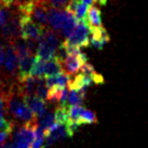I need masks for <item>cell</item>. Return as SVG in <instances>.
Returning a JSON list of instances; mask_svg holds the SVG:
<instances>
[{
  "mask_svg": "<svg viewBox=\"0 0 148 148\" xmlns=\"http://www.w3.org/2000/svg\"><path fill=\"white\" fill-rule=\"evenodd\" d=\"M79 0H71V1H69V2L66 4L65 6V10L67 11V12L71 13V14L74 15V13H75V11H76L77 7H78V4H79Z\"/></svg>",
  "mask_w": 148,
  "mask_h": 148,
  "instance_id": "603a6c76",
  "label": "cell"
},
{
  "mask_svg": "<svg viewBox=\"0 0 148 148\" xmlns=\"http://www.w3.org/2000/svg\"><path fill=\"white\" fill-rule=\"evenodd\" d=\"M77 23H78V21H77V19L75 18V16H74L73 14H71V13H69L67 21H66L65 25H64L63 29L61 31V35H63L64 37L68 38L72 33H73L74 29L76 27Z\"/></svg>",
  "mask_w": 148,
  "mask_h": 148,
  "instance_id": "e0dca14e",
  "label": "cell"
},
{
  "mask_svg": "<svg viewBox=\"0 0 148 148\" xmlns=\"http://www.w3.org/2000/svg\"><path fill=\"white\" fill-rule=\"evenodd\" d=\"M68 15H69V12H67L66 10H62V9L50 6L47 11L48 25L56 33L62 31L68 18Z\"/></svg>",
  "mask_w": 148,
  "mask_h": 148,
  "instance_id": "5b68a950",
  "label": "cell"
},
{
  "mask_svg": "<svg viewBox=\"0 0 148 148\" xmlns=\"http://www.w3.org/2000/svg\"><path fill=\"white\" fill-rule=\"evenodd\" d=\"M3 62H4V48H3L2 44L0 42V69H1Z\"/></svg>",
  "mask_w": 148,
  "mask_h": 148,
  "instance_id": "d4e9b609",
  "label": "cell"
},
{
  "mask_svg": "<svg viewBox=\"0 0 148 148\" xmlns=\"http://www.w3.org/2000/svg\"><path fill=\"white\" fill-rule=\"evenodd\" d=\"M90 38L105 44V45L110 42V35L103 25L95 27H90Z\"/></svg>",
  "mask_w": 148,
  "mask_h": 148,
  "instance_id": "5bb4252c",
  "label": "cell"
},
{
  "mask_svg": "<svg viewBox=\"0 0 148 148\" xmlns=\"http://www.w3.org/2000/svg\"><path fill=\"white\" fill-rule=\"evenodd\" d=\"M95 1H97L99 5H106L108 2V0H95Z\"/></svg>",
  "mask_w": 148,
  "mask_h": 148,
  "instance_id": "83f0119b",
  "label": "cell"
},
{
  "mask_svg": "<svg viewBox=\"0 0 148 148\" xmlns=\"http://www.w3.org/2000/svg\"><path fill=\"white\" fill-rule=\"evenodd\" d=\"M79 123H80V125H84V124H97V117L95 115V113L89 111V110H86L84 108V110H83L80 115Z\"/></svg>",
  "mask_w": 148,
  "mask_h": 148,
  "instance_id": "d6986e66",
  "label": "cell"
},
{
  "mask_svg": "<svg viewBox=\"0 0 148 148\" xmlns=\"http://www.w3.org/2000/svg\"><path fill=\"white\" fill-rule=\"evenodd\" d=\"M60 47L63 49V51L65 52L67 56H78L79 54L81 53L80 47L69 43L67 40H65V41L60 45Z\"/></svg>",
  "mask_w": 148,
  "mask_h": 148,
  "instance_id": "ffe728a7",
  "label": "cell"
},
{
  "mask_svg": "<svg viewBox=\"0 0 148 148\" xmlns=\"http://www.w3.org/2000/svg\"><path fill=\"white\" fill-rule=\"evenodd\" d=\"M19 17V27H21V38L25 41L33 40L39 42L46 27L37 23L29 15L18 14Z\"/></svg>",
  "mask_w": 148,
  "mask_h": 148,
  "instance_id": "3957f363",
  "label": "cell"
},
{
  "mask_svg": "<svg viewBox=\"0 0 148 148\" xmlns=\"http://www.w3.org/2000/svg\"><path fill=\"white\" fill-rule=\"evenodd\" d=\"M1 35L6 42H13L21 39V27H19L18 12H15L6 25L1 27Z\"/></svg>",
  "mask_w": 148,
  "mask_h": 148,
  "instance_id": "8992f818",
  "label": "cell"
},
{
  "mask_svg": "<svg viewBox=\"0 0 148 148\" xmlns=\"http://www.w3.org/2000/svg\"><path fill=\"white\" fill-rule=\"evenodd\" d=\"M1 148H15V147H14V145H13V143H10V142H5V143H3V145Z\"/></svg>",
  "mask_w": 148,
  "mask_h": 148,
  "instance_id": "484cf974",
  "label": "cell"
},
{
  "mask_svg": "<svg viewBox=\"0 0 148 148\" xmlns=\"http://www.w3.org/2000/svg\"><path fill=\"white\" fill-rule=\"evenodd\" d=\"M38 120L23 124L13 136V145L15 148H29L36 139V129Z\"/></svg>",
  "mask_w": 148,
  "mask_h": 148,
  "instance_id": "7a4b0ae2",
  "label": "cell"
},
{
  "mask_svg": "<svg viewBox=\"0 0 148 148\" xmlns=\"http://www.w3.org/2000/svg\"><path fill=\"white\" fill-rule=\"evenodd\" d=\"M87 21L89 27H101V12L99 8L95 6H89L87 13Z\"/></svg>",
  "mask_w": 148,
  "mask_h": 148,
  "instance_id": "4fadbf2b",
  "label": "cell"
},
{
  "mask_svg": "<svg viewBox=\"0 0 148 148\" xmlns=\"http://www.w3.org/2000/svg\"><path fill=\"white\" fill-rule=\"evenodd\" d=\"M14 13L15 11L11 10L10 8H7V7L0 5V27H3L4 25H6L9 19L13 16Z\"/></svg>",
  "mask_w": 148,
  "mask_h": 148,
  "instance_id": "7402d4cb",
  "label": "cell"
},
{
  "mask_svg": "<svg viewBox=\"0 0 148 148\" xmlns=\"http://www.w3.org/2000/svg\"><path fill=\"white\" fill-rule=\"evenodd\" d=\"M89 6L84 4L83 2H79L78 7L74 13V16L77 21H87V13H88Z\"/></svg>",
  "mask_w": 148,
  "mask_h": 148,
  "instance_id": "44dd1931",
  "label": "cell"
},
{
  "mask_svg": "<svg viewBox=\"0 0 148 148\" xmlns=\"http://www.w3.org/2000/svg\"><path fill=\"white\" fill-rule=\"evenodd\" d=\"M36 55L31 54V55L25 56V57L19 59L18 63V72H17L16 81L25 80V78L31 76L32 69H33L34 63H35Z\"/></svg>",
  "mask_w": 148,
  "mask_h": 148,
  "instance_id": "ba28073f",
  "label": "cell"
},
{
  "mask_svg": "<svg viewBox=\"0 0 148 148\" xmlns=\"http://www.w3.org/2000/svg\"><path fill=\"white\" fill-rule=\"evenodd\" d=\"M54 121H55V117H54V114L52 112H47L41 119H39L38 121V128L42 129L45 132V136L48 133L50 129L52 128V126L54 125Z\"/></svg>",
  "mask_w": 148,
  "mask_h": 148,
  "instance_id": "9a60e30c",
  "label": "cell"
},
{
  "mask_svg": "<svg viewBox=\"0 0 148 148\" xmlns=\"http://www.w3.org/2000/svg\"><path fill=\"white\" fill-rule=\"evenodd\" d=\"M46 61L36 56L35 63H34L33 69H32L31 76L34 77H45L44 76V69H45Z\"/></svg>",
  "mask_w": 148,
  "mask_h": 148,
  "instance_id": "ac0fdd59",
  "label": "cell"
},
{
  "mask_svg": "<svg viewBox=\"0 0 148 148\" xmlns=\"http://www.w3.org/2000/svg\"><path fill=\"white\" fill-rule=\"evenodd\" d=\"M70 80V75L66 74L65 72H62L57 75H52V76L46 77V84L49 88L54 86H61L66 87Z\"/></svg>",
  "mask_w": 148,
  "mask_h": 148,
  "instance_id": "8fae6325",
  "label": "cell"
},
{
  "mask_svg": "<svg viewBox=\"0 0 148 148\" xmlns=\"http://www.w3.org/2000/svg\"><path fill=\"white\" fill-rule=\"evenodd\" d=\"M23 99L25 105L33 111L37 119H41L47 113V103L40 97L36 95H31V97H23Z\"/></svg>",
  "mask_w": 148,
  "mask_h": 148,
  "instance_id": "52a82bcc",
  "label": "cell"
},
{
  "mask_svg": "<svg viewBox=\"0 0 148 148\" xmlns=\"http://www.w3.org/2000/svg\"><path fill=\"white\" fill-rule=\"evenodd\" d=\"M4 73H1L0 76L2 77L5 81H9L10 83H13V79L15 78L16 80L17 77V72H18V63L19 59L17 57V54L14 50L13 45L10 42H6L4 49Z\"/></svg>",
  "mask_w": 148,
  "mask_h": 148,
  "instance_id": "6da1fadb",
  "label": "cell"
},
{
  "mask_svg": "<svg viewBox=\"0 0 148 148\" xmlns=\"http://www.w3.org/2000/svg\"><path fill=\"white\" fill-rule=\"evenodd\" d=\"M83 62L78 56H67L65 59L62 61V68L63 72H65L68 75H73L76 74L82 67Z\"/></svg>",
  "mask_w": 148,
  "mask_h": 148,
  "instance_id": "9c48e42d",
  "label": "cell"
},
{
  "mask_svg": "<svg viewBox=\"0 0 148 148\" xmlns=\"http://www.w3.org/2000/svg\"><path fill=\"white\" fill-rule=\"evenodd\" d=\"M89 36H90V27L88 25V21H78L73 33L66 40L69 43L78 47H88Z\"/></svg>",
  "mask_w": 148,
  "mask_h": 148,
  "instance_id": "277c9868",
  "label": "cell"
},
{
  "mask_svg": "<svg viewBox=\"0 0 148 148\" xmlns=\"http://www.w3.org/2000/svg\"><path fill=\"white\" fill-rule=\"evenodd\" d=\"M23 0H2L0 5L1 6H4V7H7V8H10L12 5H15L16 6L18 3L23 2Z\"/></svg>",
  "mask_w": 148,
  "mask_h": 148,
  "instance_id": "cb8c5ba5",
  "label": "cell"
},
{
  "mask_svg": "<svg viewBox=\"0 0 148 148\" xmlns=\"http://www.w3.org/2000/svg\"><path fill=\"white\" fill-rule=\"evenodd\" d=\"M82 2L84 3V4L88 5V6H91V5L95 2V0H82Z\"/></svg>",
  "mask_w": 148,
  "mask_h": 148,
  "instance_id": "4316f807",
  "label": "cell"
},
{
  "mask_svg": "<svg viewBox=\"0 0 148 148\" xmlns=\"http://www.w3.org/2000/svg\"><path fill=\"white\" fill-rule=\"evenodd\" d=\"M55 123L60 124V125H65L67 124V122L69 121V107H59L55 110Z\"/></svg>",
  "mask_w": 148,
  "mask_h": 148,
  "instance_id": "2e32d148",
  "label": "cell"
},
{
  "mask_svg": "<svg viewBox=\"0 0 148 148\" xmlns=\"http://www.w3.org/2000/svg\"><path fill=\"white\" fill-rule=\"evenodd\" d=\"M62 61L63 60L56 55L54 58H52L49 61H46L45 63V69H44V76H52V75H57L59 73L63 72L62 68Z\"/></svg>",
  "mask_w": 148,
  "mask_h": 148,
  "instance_id": "30bf717a",
  "label": "cell"
},
{
  "mask_svg": "<svg viewBox=\"0 0 148 148\" xmlns=\"http://www.w3.org/2000/svg\"><path fill=\"white\" fill-rule=\"evenodd\" d=\"M86 87L78 89V90H69L68 95V105L71 106H81L85 99Z\"/></svg>",
  "mask_w": 148,
  "mask_h": 148,
  "instance_id": "7c38bea8",
  "label": "cell"
}]
</instances>
